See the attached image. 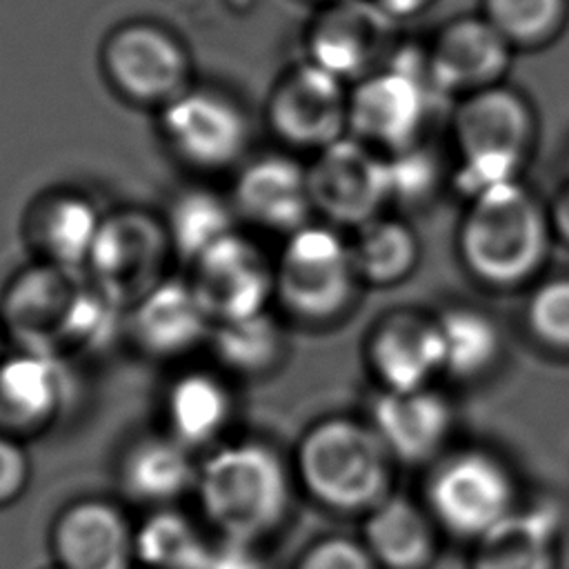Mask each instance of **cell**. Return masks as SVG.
I'll return each mask as SVG.
<instances>
[{"label":"cell","mask_w":569,"mask_h":569,"mask_svg":"<svg viewBox=\"0 0 569 569\" xmlns=\"http://www.w3.org/2000/svg\"><path fill=\"white\" fill-rule=\"evenodd\" d=\"M373 431L387 451L402 460H420L431 453L449 427V409L436 393L422 389H387L371 407Z\"/></svg>","instance_id":"24"},{"label":"cell","mask_w":569,"mask_h":569,"mask_svg":"<svg viewBox=\"0 0 569 569\" xmlns=\"http://www.w3.org/2000/svg\"><path fill=\"white\" fill-rule=\"evenodd\" d=\"M456 133L465 162L516 169L529 133V118L511 91L487 89L460 107Z\"/></svg>","instance_id":"21"},{"label":"cell","mask_w":569,"mask_h":569,"mask_svg":"<svg viewBox=\"0 0 569 569\" xmlns=\"http://www.w3.org/2000/svg\"><path fill=\"white\" fill-rule=\"evenodd\" d=\"M49 569H60V567H56V565H53V567H49Z\"/></svg>","instance_id":"43"},{"label":"cell","mask_w":569,"mask_h":569,"mask_svg":"<svg viewBox=\"0 0 569 569\" xmlns=\"http://www.w3.org/2000/svg\"><path fill=\"white\" fill-rule=\"evenodd\" d=\"M187 278L213 325L273 309L276 258L242 229L196 258Z\"/></svg>","instance_id":"7"},{"label":"cell","mask_w":569,"mask_h":569,"mask_svg":"<svg viewBox=\"0 0 569 569\" xmlns=\"http://www.w3.org/2000/svg\"><path fill=\"white\" fill-rule=\"evenodd\" d=\"M287 325L289 322L276 309L216 322L207 342L213 367L231 380L271 378L287 362Z\"/></svg>","instance_id":"22"},{"label":"cell","mask_w":569,"mask_h":569,"mask_svg":"<svg viewBox=\"0 0 569 569\" xmlns=\"http://www.w3.org/2000/svg\"><path fill=\"white\" fill-rule=\"evenodd\" d=\"M545 227L531 196L509 182L476 198L462 229L467 262L485 278H522L542 253Z\"/></svg>","instance_id":"5"},{"label":"cell","mask_w":569,"mask_h":569,"mask_svg":"<svg viewBox=\"0 0 569 569\" xmlns=\"http://www.w3.org/2000/svg\"><path fill=\"white\" fill-rule=\"evenodd\" d=\"M487 11L505 38L533 42L556 27L562 0H487Z\"/></svg>","instance_id":"34"},{"label":"cell","mask_w":569,"mask_h":569,"mask_svg":"<svg viewBox=\"0 0 569 569\" xmlns=\"http://www.w3.org/2000/svg\"><path fill=\"white\" fill-rule=\"evenodd\" d=\"M31 482V458L24 440L0 431V509L18 502Z\"/></svg>","instance_id":"37"},{"label":"cell","mask_w":569,"mask_h":569,"mask_svg":"<svg viewBox=\"0 0 569 569\" xmlns=\"http://www.w3.org/2000/svg\"><path fill=\"white\" fill-rule=\"evenodd\" d=\"M436 327L442 342V362L453 373H476L487 367L498 351V333L478 311L453 309L445 313Z\"/></svg>","instance_id":"33"},{"label":"cell","mask_w":569,"mask_h":569,"mask_svg":"<svg viewBox=\"0 0 569 569\" xmlns=\"http://www.w3.org/2000/svg\"><path fill=\"white\" fill-rule=\"evenodd\" d=\"M389 456L369 422L325 416L300 433L291 462L311 502L333 513H367L387 498Z\"/></svg>","instance_id":"2"},{"label":"cell","mask_w":569,"mask_h":569,"mask_svg":"<svg viewBox=\"0 0 569 569\" xmlns=\"http://www.w3.org/2000/svg\"><path fill=\"white\" fill-rule=\"evenodd\" d=\"M127 307L91 284L84 273L62 340V358H93L127 338Z\"/></svg>","instance_id":"31"},{"label":"cell","mask_w":569,"mask_h":569,"mask_svg":"<svg viewBox=\"0 0 569 569\" xmlns=\"http://www.w3.org/2000/svg\"><path fill=\"white\" fill-rule=\"evenodd\" d=\"M529 320L538 336L569 347V280H553L540 287L531 300Z\"/></svg>","instance_id":"36"},{"label":"cell","mask_w":569,"mask_h":569,"mask_svg":"<svg viewBox=\"0 0 569 569\" xmlns=\"http://www.w3.org/2000/svg\"><path fill=\"white\" fill-rule=\"evenodd\" d=\"M349 244L358 278L376 284L391 282L407 273L416 256V244L407 227L378 216L360 224Z\"/></svg>","instance_id":"32"},{"label":"cell","mask_w":569,"mask_h":569,"mask_svg":"<svg viewBox=\"0 0 569 569\" xmlns=\"http://www.w3.org/2000/svg\"><path fill=\"white\" fill-rule=\"evenodd\" d=\"M200 456L164 429L131 438L116 460V485L129 505L144 511L178 507L193 496Z\"/></svg>","instance_id":"19"},{"label":"cell","mask_w":569,"mask_h":569,"mask_svg":"<svg viewBox=\"0 0 569 569\" xmlns=\"http://www.w3.org/2000/svg\"><path fill=\"white\" fill-rule=\"evenodd\" d=\"M309 167L316 216L333 227H360L378 216L389 196L387 160L353 138L320 149Z\"/></svg>","instance_id":"9"},{"label":"cell","mask_w":569,"mask_h":569,"mask_svg":"<svg viewBox=\"0 0 569 569\" xmlns=\"http://www.w3.org/2000/svg\"><path fill=\"white\" fill-rule=\"evenodd\" d=\"M267 118L287 149L318 153L345 136L349 98L338 76L311 62L280 80L269 100Z\"/></svg>","instance_id":"13"},{"label":"cell","mask_w":569,"mask_h":569,"mask_svg":"<svg viewBox=\"0 0 569 569\" xmlns=\"http://www.w3.org/2000/svg\"><path fill=\"white\" fill-rule=\"evenodd\" d=\"M427 0H378V7L389 16H407L418 11Z\"/></svg>","instance_id":"40"},{"label":"cell","mask_w":569,"mask_h":569,"mask_svg":"<svg viewBox=\"0 0 569 569\" xmlns=\"http://www.w3.org/2000/svg\"><path fill=\"white\" fill-rule=\"evenodd\" d=\"M82 273L40 260L18 269L0 296V325L13 349L62 356V340Z\"/></svg>","instance_id":"10"},{"label":"cell","mask_w":569,"mask_h":569,"mask_svg":"<svg viewBox=\"0 0 569 569\" xmlns=\"http://www.w3.org/2000/svg\"><path fill=\"white\" fill-rule=\"evenodd\" d=\"M293 569H380L365 542L347 536H322L307 545Z\"/></svg>","instance_id":"35"},{"label":"cell","mask_w":569,"mask_h":569,"mask_svg":"<svg viewBox=\"0 0 569 569\" xmlns=\"http://www.w3.org/2000/svg\"><path fill=\"white\" fill-rule=\"evenodd\" d=\"M425 113V91L411 71L367 78L349 98V127L358 138L405 149Z\"/></svg>","instance_id":"20"},{"label":"cell","mask_w":569,"mask_h":569,"mask_svg":"<svg viewBox=\"0 0 569 569\" xmlns=\"http://www.w3.org/2000/svg\"><path fill=\"white\" fill-rule=\"evenodd\" d=\"M505 40L491 22L462 20L451 24L431 53L433 80L453 89L493 78L507 64Z\"/></svg>","instance_id":"27"},{"label":"cell","mask_w":569,"mask_h":569,"mask_svg":"<svg viewBox=\"0 0 569 569\" xmlns=\"http://www.w3.org/2000/svg\"><path fill=\"white\" fill-rule=\"evenodd\" d=\"M387 11L369 2H349L329 11L311 38L313 64L342 78L360 73L382 49Z\"/></svg>","instance_id":"25"},{"label":"cell","mask_w":569,"mask_h":569,"mask_svg":"<svg viewBox=\"0 0 569 569\" xmlns=\"http://www.w3.org/2000/svg\"><path fill=\"white\" fill-rule=\"evenodd\" d=\"M213 320L187 276L169 273L127 311V340L149 360L180 362L207 349Z\"/></svg>","instance_id":"11"},{"label":"cell","mask_w":569,"mask_h":569,"mask_svg":"<svg viewBox=\"0 0 569 569\" xmlns=\"http://www.w3.org/2000/svg\"><path fill=\"white\" fill-rule=\"evenodd\" d=\"M160 216L176 260L187 267L242 227L229 193L209 184L182 187L169 198Z\"/></svg>","instance_id":"26"},{"label":"cell","mask_w":569,"mask_h":569,"mask_svg":"<svg viewBox=\"0 0 569 569\" xmlns=\"http://www.w3.org/2000/svg\"><path fill=\"white\" fill-rule=\"evenodd\" d=\"M49 547L60 569H136V522L122 502L82 496L53 518Z\"/></svg>","instance_id":"12"},{"label":"cell","mask_w":569,"mask_h":569,"mask_svg":"<svg viewBox=\"0 0 569 569\" xmlns=\"http://www.w3.org/2000/svg\"><path fill=\"white\" fill-rule=\"evenodd\" d=\"M276 256L273 309L298 327H327L353 300L356 273L351 244L338 227L313 220L282 238Z\"/></svg>","instance_id":"3"},{"label":"cell","mask_w":569,"mask_h":569,"mask_svg":"<svg viewBox=\"0 0 569 569\" xmlns=\"http://www.w3.org/2000/svg\"><path fill=\"white\" fill-rule=\"evenodd\" d=\"M387 176L391 198H413L427 191V187L431 184L433 164L427 156L405 147L398 149L391 160H387Z\"/></svg>","instance_id":"38"},{"label":"cell","mask_w":569,"mask_h":569,"mask_svg":"<svg viewBox=\"0 0 569 569\" xmlns=\"http://www.w3.org/2000/svg\"><path fill=\"white\" fill-rule=\"evenodd\" d=\"M213 538L207 527L178 507H160L136 522V556L147 569H189Z\"/></svg>","instance_id":"30"},{"label":"cell","mask_w":569,"mask_h":569,"mask_svg":"<svg viewBox=\"0 0 569 569\" xmlns=\"http://www.w3.org/2000/svg\"><path fill=\"white\" fill-rule=\"evenodd\" d=\"M429 500L451 531L480 540L511 513V485L493 458L460 453L433 473Z\"/></svg>","instance_id":"14"},{"label":"cell","mask_w":569,"mask_h":569,"mask_svg":"<svg viewBox=\"0 0 569 569\" xmlns=\"http://www.w3.org/2000/svg\"><path fill=\"white\" fill-rule=\"evenodd\" d=\"M553 533L551 513L511 511L480 538L473 569H553Z\"/></svg>","instance_id":"29"},{"label":"cell","mask_w":569,"mask_h":569,"mask_svg":"<svg viewBox=\"0 0 569 569\" xmlns=\"http://www.w3.org/2000/svg\"><path fill=\"white\" fill-rule=\"evenodd\" d=\"M107 211L82 189L53 187L36 196L22 216L31 260L82 273Z\"/></svg>","instance_id":"15"},{"label":"cell","mask_w":569,"mask_h":569,"mask_svg":"<svg viewBox=\"0 0 569 569\" xmlns=\"http://www.w3.org/2000/svg\"><path fill=\"white\" fill-rule=\"evenodd\" d=\"M560 224H562V229L569 236V191H567V196H565V200L560 204Z\"/></svg>","instance_id":"41"},{"label":"cell","mask_w":569,"mask_h":569,"mask_svg":"<svg viewBox=\"0 0 569 569\" xmlns=\"http://www.w3.org/2000/svg\"><path fill=\"white\" fill-rule=\"evenodd\" d=\"M67 358L11 349L0 360V431L18 438L38 436L62 413L71 380Z\"/></svg>","instance_id":"16"},{"label":"cell","mask_w":569,"mask_h":569,"mask_svg":"<svg viewBox=\"0 0 569 569\" xmlns=\"http://www.w3.org/2000/svg\"><path fill=\"white\" fill-rule=\"evenodd\" d=\"M256 549L258 547L213 538L207 551L189 569H262Z\"/></svg>","instance_id":"39"},{"label":"cell","mask_w":569,"mask_h":569,"mask_svg":"<svg viewBox=\"0 0 569 569\" xmlns=\"http://www.w3.org/2000/svg\"><path fill=\"white\" fill-rule=\"evenodd\" d=\"M298 493L291 453L267 438H229L200 456L193 500L213 538L260 547L287 527Z\"/></svg>","instance_id":"1"},{"label":"cell","mask_w":569,"mask_h":569,"mask_svg":"<svg viewBox=\"0 0 569 569\" xmlns=\"http://www.w3.org/2000/svg\"><path fill=\"white\" fill-rule=\"evenodd\" d=\"M162 427L198 456L229 440L236 418L233 380L216 367H180L160 398Z\"/></svg>","instance_id":"17"},{"label":"cell","mask_w":569,"mask_h":569,"mask_svg":"<svg viewBox=\"0 0 569 569\" xmlns=\"http://www.w3.org/2000/svg\"><path fill=\"white\" fill-rule=\"evenodd\" d=\"M104 67L120 93L142 104H167L184 91L187 58L178 42L151 24L116 31L104 49Z\"/></svg>","instance_id":"18"},{"label":"cell","mask_w":569,"mask_h":569,"mask_svg":"<svg viewBox=\"0 0 569 569\" xmlns=\"http://www.w3.org/2000/svg\"><path fill=\"white\" fill-rule=\"evenodd\" d=\"M229 198L240 224L287 238L316 220L309 167L289 151L247 158L236 171Z\"/></svg>","instance_id":"8"},{"label":"cell","mask_w":569,"mask_h":569,"mask_svg":"<svg viewBox=\"0 0 569 569\" xmlns=\"http://www.w3.org/2000/svg\"><path fill=\"white\" fill-rule=\"evenodd\" d=\"M173 258L162 216L127 204L104 213L82 273L91 284L129 309L169 276Z\"/></svg>","instance_id":"4"},{"label":"cell","mask_w":569,"mask_h":569,"mask_svg":"<svg viewBox=\"0 0 569 569\" xmlns=\"http://www.w3.org/2000/svg\"><path fill=\"white\" fill-rule=\"evenodd\" d=\"M4 345H9L7 342V336H4V329H2V325H0V360L4 358V353H7V349H4Z\"/></svg>","instance_id":"42"},{"label":"cell","mask_w":569,"mask_h":569,"mask_svg":"<svg viewBox=\"0 0 569 569\" xmlns=\"http://www.w3.org/2000/svg\"><path fill=\"white\" fill-rule=\"evenodd\" d=\"M362 536L365 547L385 569H420L433 549L427 518L398 496H387L367 511Z\"/></svg>","instance_id":"28"},{"label":"cell","mask_w":569,"mask_h":569,"mask_svg":"<svg viewBox=\"0 0 569 569\" xmlns=\"http://www.w3.org/2000/svg\"><path fill=\"white\" fill-rule=\"evenodd\" d=\"M369 362L387 389H422L442 362V342L436 325L413 316H391L380 322L367 347Z\"/></svg>","instance_id":"23"},{"label":"cell","mask_w":569,"mask_h":569,"mask_svg":"<svg viewBox=\"0 0 569 569\" xmlns=\"http://www.w3.org/2000/svg\"><path fill=\"white\" fill-rule=\"evenodd\" d=\"M160 133L178 162L198 173L236 171L247 160L249 122L222 93L182 91L160 111Z\"/></svg>","instance_id":"6"}]
</instances>
